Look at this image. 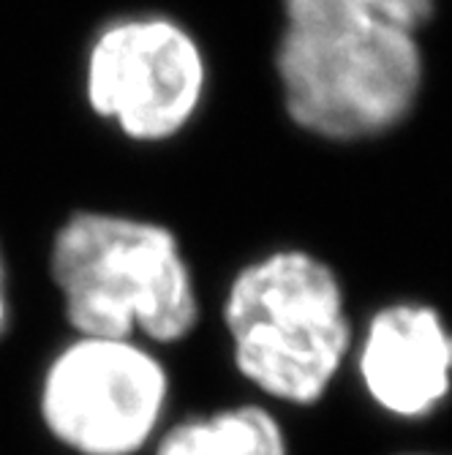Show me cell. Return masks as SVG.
<instances>
[{
    "label": "cell",
    "instance_id": "cell-1",
    "mask_svg": "<svg viewBox=\"0 0 452 455\" xmlns=\"http://www.w3.org/2000/svg\"><path fill=\"white\" fill-rule=\"evenodd\" d=\"M275 74L283 107L313 137H379L415 109L420 30L436 0H281Z\"/></svg>",
    "mask_w": 452,
    "mask_h": 455
},
{
    "label": "cell",
    "instance_id": "cell-2",
    "mask_svg": "<svg viewBox=\"0 0 452 455\" xmlns=\"http://www.w3.org/2000/svg\"><path fill=\"white\" fill-rule=\"evenodd\" d=\"M50 273L76 336L178 344L199 322L178 235L155 221L74 213L55 232Z\"/></svg>",
    "mask_w": 452,
    "mask_h": 455
},
{
    "label": "cell",
    "instance_id": "cell-3",
    "mask_svg": "<svg viewBox=\"0 0 452 455\" xmlns=\"http://www.w3.org/2000/svg\"><path fill=\"white\" fill-rule=\"evenodd\" d=\"M224 322L240 374L300 406L327 393L352 344L338 275L297 248L245 265L229 283Z\"/></svg>",
    "mask_w": 452,
    "mask_h": 455
},
{
    "label": "cell",
    "instance_id": "cell-4",
    "mask_svg": "<svg viewBox=\"0 0 452 455\" xmlns=\"http://www.w3.org/2000/svg\"><path fill=\"white\" fill-rule=\"evenodd\" d=\"M167 401L170 374L142 341L76 336L41 377L38 415L79 455H137L158 434Z\"/></svg>",
    "mask_w": 452,
    "mask_h": 455
},
{
    "label": "cell",
    "instance_id": "cell-5",
    "mask_svg": "<svg viewBox=\"0 0 452 455\" xmlns=\"http://www.w3.org/2000/svg\"><path fill=\"white\" fill-rule=\"evenodd\" d=\"M91 109L131 142H167L202 109L208 60L196 36L163 14L107 22L85 55Z\"/></svg>",
    "mask_w": 452,
    "mask_h": 455
},
{
    "label": "cell",
    "instance_id": "cell-6",
    "mask_svg": "<svg viewBox=\"0 0 452 455\" xmlns=\"http://www.w3.org/2000/svg\"><path fill=\"white\" fill-rule=\"evenodd\" d=\"M365 390L385 411L423 418L452 390V333L441 314L395 303L371 316L360 349Z\"/></svg>",
    "mask_w": 452,
    "mask_h": 455
},
{
    "label": "cell",
    "instance_id": "cell-7",
    "mask_svg": "<svg viewBox=\"0 0 452 455\" xmlns=\"http://www.w3.org/2000/svg\"><path fill=\"white\" fill-rule=\"evenodd\" d=\"M155 455H286V439L267 409L234 406L178 423L161 436Z\"/></svg>",
    "mask_w": 452,
    "mask_h": 455
},
{
    "label": "cell",
    "instance_id": "cell-8",
    "mask_svg": "<svg viewBox=\"0 0 452 455\" xmlns=\"http://www.w3.org/2000/svg\"><path fill=\"white\" fill-rule=\"evenodd\" d=\"M9 327V270H6V257L0 248V336Z\"/></svg>",
    "mask_w": 452,
    "mask_h": 455
}]
</instances>
